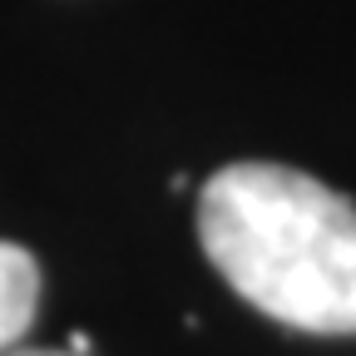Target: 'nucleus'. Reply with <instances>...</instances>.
Wrapping results in <instances>:
<instances>
[{"label":"nucleus","instance_id":"f03ea898","mask_svg":"<svg viewBox=\"0 0 356 356\" xmlns=\"http://www.w3.org/2000/svg\"><path fill=\"white\" fill-rule=\"evenodd\" d=\"M35 312H40V262L15 243H0V356L25 341Z\"/></svg>","mask_w":356,"mask_h":356},{"label":"nucleus","instance_id":"7ed1b4c3","mask_svg":"<svg viewBox=\"0 0 356 356\" xmlns=\"http://www.w3.org/2000/svg\"><path fill=\"white\" fill-rule=\"evenodd\" d=\"M6 356H84V351H70V346H10Z\"/></svg>","mask_w":356,"mask_h":356},{"label":"nucleus","instance_id":"f257e3e1","mask_svg":"<svg viewBox=\"0 0 356 356\" xmlns=\"http://www.w3.org/2000/svg\"><path fill=\"white\" fill-rule=\"evenodd\" d=\"M208 262L262 317L356 332V203L287 163H228L198 193Z\"/></svg>","mask_w":356,"mask_h":356}]
</instances>
